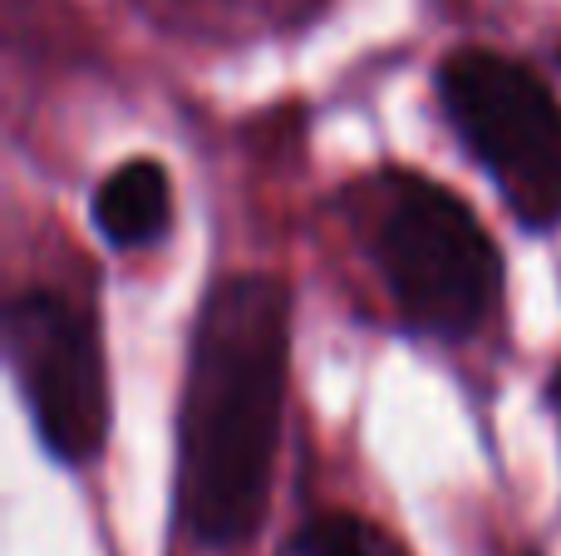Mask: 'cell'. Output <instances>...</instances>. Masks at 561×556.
<instances>
[{
    "mask_svg": "<svg viewBox=\"0 0 561 556\" xmlns=\"http://www.w3.org/2000/svg\"><path fill=\"white\" fill-rule=\"evenodd\" d=\"M280 556H409V552L379 522L359 518V512H320L286 542Z\"/></svg>",
    "mask_w": 561,
    "mask_h": 556,
    "instance_id": "obj_6",
    "label": "cell"
},
{
    "mask_svg": "<svg viewBox=\"0 0 561 556\" xmlns=\"http://www.w3.org/2000/svg\"><path fill=\"white\" fill-rule=\"evenodd\" d=\"M547 394H552V414H557V424H561V370L552 374V390H547Z\"/></svg>",
    "mask_w": 561,
    "mask_h": 556,
    "instance_id": "obj_7",
    "label": "cell"
},
{
    "mask_svg": "<svg viewBox=\"0 0 561 556\" xmlns=\"http://www.w3.org/2000/svg\"><path fill=\"white\" fill-rule=\"evenodd\" d=\"M438 104L458 143L478 158L507 212L527 232L561 227V104L523 65L497 49H454L434 74Z\"/></svg>",
    "mask_w": 561,
    "mask_h": 556,
    "instance_id": "obj_3",
    "label": "cell"
},
{
    "mask_svg": "<svg viewBox=\"0 0 561 556\" xmlns=\"http://www.w3.org/2000/svg\"><path fill=\"white\" fill-rule=\"evenodd\" d=\"M5 355L49 459L69 468L94 463L108 439V370L94 315L35 286L5 311Z\"/></svg>",
    "mask_w": 561,
    "mask_h": 556,
    "instance_id": "obj_4",
    "label": "cell"
},
{
    "mask_svg": "<svg viewBox=\"0 0 561 556\" xmlns=\"http://www.w3.org/2000/svg\"><path fill=\"white\" fill-rule=\"evenodd\" d=\"M290 374L280 276H222L203 296L178 419V512L207 552L242 547L266 518Z\"/></svg>",
    "mask_w": 561,
    "mask_h": 556,
    "instance_id": "obj_1",
    "label": "cell"
},
{
    "mask_svg": "<svg viewBox=\"0 0 561 556\" xmlns=\"http://www.w3.org/2000/svg\"><path fill=\"white\" fill-rule=\"evenodd\" d=\"M99 236L118 252H138V246H153L168 236L173 227V177L158 158H134V163H118L104 183L94 187V202H89Z\"/></svg>",
    "mask_w": 561,
    "mask_h": 556,
    "instance_id": "obj_5",
    "label": "cell"
},
{
    "mask_svg": "<svg viewBox=\"0 0 561 556\" xmlns=\"http://www.w3.org/2000/svg\"><path fill=\"white\" fill-rule=\"evenodd\" d=\"M365 252L404 331L468 340L503 296V256L458 193L419 173H379L359 187Z\"/></svg>",
    "mask_w": 561,
    "mask_h": 556,
    "instance_id": "obj_2",
    "label": "cell"
}]
</instances>
